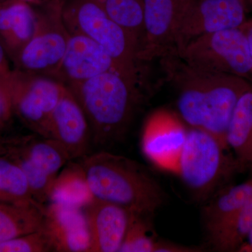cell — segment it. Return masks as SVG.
<instances>
[{"label": "cell", "instance_id": "33", "mask_svg": "<svg viewBox=\"0 0 252 252\" xmlns=\"http://www.w3.org/2000/svg\"><path fill=\"white\" fill-rule=\"evenodd\" d=\"M23 1H26V2L33 5H40L48 2V1H51V0H23Z\"/></svg>", "mask_w": 252, "mask_h": 252}, {"label": "cell", "instance_id": "28", "mask_svg": "<svg viewBox=\"0 0 252 252\" xmlns=\"http://www.w3.org/2000/svg\"><path fill=\"white\" fill-rule=\"evenodd\" d=\"M203 251V248L185 246V245L160 240L158 241L155 250V252H198Z\"/></svg>", "mask_w": 252, "mask_h": 252}, {"label": "cell", "instance_id": "17", "mask_svg": "<svg viewBox=\"0 0 252 252\" xmlns=\"http://www.w3.org/2000/svg\"><path fill=\"white\" fill-rule=\"evenodd\" d=\"M37 11L23 0H7L0 4V40L6 52L16 60L31 41L36 26Z\"/></svg>", "mask_w": 252, "mask_h": 252}, {"label": "cell", "instance_id": "12", "mask_svg": "<svg viewBox=\"0 0 252 252\" xmlns=\"http://www.w3.org/2000/svg\"><path fill=\"white\" fill-rule=\"evenodd\" d=\"M188 127L178 114L160 109L153 113L144 125L142 149L156 165L175 172Z\"/></svg>", "mask_w": 252, "mask_h": 252}, {"label": "cell", "instance_id": "27", "mask_svg": "<svg viewBox=\"0 0 252 252\" xmlns=\"http://www.w3.org/2000/svg\"><path fill=\"white\" fill-rule=\"evenodd\" d=\"M13 113L12 99L9 87L0 82V135L9 124Z\"/></svg>", "mask_w": 252, "mask_h": 252}, {"label": "cell", "instance_id": "20", "mask_svg": "<svg viewBox=\"0 0 252 252\" xmlns=\"http://www.w3.org/2000/svg\"><path fill=\"white\" fill-rule=\"evenodd\" d=\"M45 207L0 202V243L40 230Z\"/></svg>", "mask_w": 252, "mask_h": 252}, {"label": "cell", "instance_id": "23", "mask_svg": "<svg viewBox=\"0 0 252 252\" xmlns=\"http://www.w3.org/2000/svg\"><path fill=\"white\" fill-rule=\"evenodd\" d=\"M100 1L109 17L135 39L140 46L141 56L145 39L143 0Z\"/></svg>", "mask_w": 252, "mask_h": 252}, {"label": "cell", "instance_id": "10", "mask_svg": "<svg viewBox=\"0 0 252 252\" xmlns=\"http://www.w3.org/2000/svg\"><path fill=\"white\" fill-rule=\"evenodd\" d=\"M247 21L243 0H187L176 28L174 51L198 36L241 28Z\"/></svg>", "mask_w": 252, "mask_h": 252}, {"label": "cell", "instance_id": "2", "mask_svg": "<svg viewBox=\"0 0 252 252\" xmlns=\"http://www.w3.org/2000/svg\"><path fill=\"white\" fill-rule=\"evenodd\" d=\"M81 159L94 199L152 217L166 201L161 186L145 167L132 159L104 149Z\"/></svg>", "mask_w": 252, "mask_h": 252}, {"label": "cell", "instance_id": "11", "mask_svg": "<svg viewBox=\"0 0 252 252\" xmlns=\"http://www.w3.org/2000/svg\"><path fill=\"white\" fill-rule=\"evenodd\" d=\"M46 137L61 144L70 160L89 154L93 144L90 124L77 97L67 87L51 114Z\"/></svg>", "mask_w": 252, "mask_h": 252}, {"label": "cell", "instance_id": "13", "mask_svg": "<svg viewBox=\"0 0 252 252\" xmlns=\"http://www.w3.org/2000/svg\"><path fill=\"white\" fill-rule=\"evenodd\" d=\"M41 230L52 252H91V238L84 209L51 203L45 207Z\"/></svg>", "mask_w": 252, "mask_h": 252}, {"label": "cell", "instance_id": "15", "mask_svg": "<svg viewBox=\"0 0 252 252\" xmlns=\"http://www.w3.org/2000/svg\"><path fill=\"white\" fill-rule=\"evenodd\" d=\"M186 0H143L145 39L141 60L174 50V37Z\"/></svg>", "mask_w": 252, "mask_h": 252}, {"label": "cell", "instance_id": "24", "mask_svg": "<svg viewBox=\"0 0 252 252\" xmlns=\"http://www.w3.org/2000/svg\"><path fill=\"white\" fill-rule=\"evenodd\" d=\"M252 228V195L243 208L207 240L212 250L239 252Z\"/></svg>", "mask_w": 252, "mask_h": 252}, {"label": "cell", "instance_id": "4", "mask_svg": "<svg viewBox=\"0 0 252 252\" xmlns=\"http://www.w3.org/2000/svg\"><path fill=\"white\" fill-rule=\"evenodd\" d=\"M229 151L216 136L188 127L175 172L198 201L205 203L241 171Z\"/></svg>", "mask_w": 252, "mask_h": 252}, {"label": "cell", "instance_id": "21", "mask_svg": "<svg viewBox=\"0 0 252 252\" xmlns=\"http://www.w3.org/2000/svg\"><path fill=\"white\" fill-rule=\"evenodd\" d=\"M80 164L59 173L51 191V203L84 209L94 200Z\"/></svg>", "mask_w": 252, "mask_h": 252}, {"label": "cell", "instance_id": "18", "mask_svg": "<svg viewBox=\"0 0 252 252\" xmlns=\"http://www.w3.org/2000/svg\"><path fill=\"white\" fill-rule=\"evenodd\" d=\"M252 195V177L235 186H225L203 203L202 220L207 240L243 208Z\"/></svg>", "mask_w": 252, "mask_h": 252}, {"label": "cell", "instance_id": "9", "mask_svg": "<svg viewBox=\"0 0 252 252\" xmlns=\"http://www.w3.org/2000/svg\"><path fill=\"white\" fill-rule=\"evenodd\" d=\"M9 88L14 112L28 128L46 137L51 114L66 86L53 78L17 70Z\"/></svg>", "mask_w": 252, "mask_h": 252}, {"label": "cell", "instance_id": "35", "mask_svg": "<svg viewBox=\"0 0 252 252\" xmlns=\"http://www.w3.org/2000/svg\"></svg>", "mask_w": 252, "mask_h": 252}, {"label": "cell", "instance_id": "3", "mask_svg": "<svg viewBox=\"0 0 252 252\" xmlns=\"http://www.w3.org/2000/svg\"><path fill=\"white\" fill-rule=\"evenodd\" d=\"M69 89L86 113L93 144L100 150L126 138L144 101L138 82L115 70L99 74Z\"/></svg>", "mask_w": 252, "mask_h": 252}, {"label": "cell", "instance_id": "30", "mask_svg": "<svg viewBox=\"0 0 252 252\" xmlns=\"http://www.w3.org/2000/svg\"><path fill=\"white\" fill-rule=\"evenodd\" d=\"M18 137H6L0 135V156L6 155L9 152Z\"/></svg>", "mask_w": 252, "mask_h": 252}, {"label": "cell", "instance_id": "5", "mask_svg": "<svg viewBox=\"0 0 252 252\" xmlns=\"http://www.w3.org/2000/svg\"><path fill=\"white\" fill-rule=\"evenodd\" d=\"M63 17L70 34H83L97 42L111 56L117 72L138 82L140 46L109 17L100 0H65Z\"/></svg>", "mask_w": 252, "mask_h": 252}, {"label": "cell", "instance_id": "8", "mask_svg": "<svg viewBox=\"0 0 252 252\" xmlns=\"http://www.w3.org/2000/svg\"><path fill=\"white\" fill-rule=\"evenodd\" d=\"M7 155L22 169L33 198L41 205L50 200L55 181L70 160L61 144L36 134L18 137Z\"/></svg>", "mask_w": 252, "mask_h": 252}, {"label": "cell", "instance_id": "1", "mask_svg": "<svg viewBox=\"0 0 252 252\" xmlns=\"http://www.w3.org/2000/svg\"><path fill=\"white\" fill-rule=\"evenodd\" d=\"M162 56L169 79L177 91V112L182 122L227 144L230 119L239 99L252 89L251 81L193 67L174 51Z\"/></svg>", "mask_w": 252, "mask_h": 252}, {"label": "cell", "instance_id": "19", "mask_svg": "<svg viewBox=\"0 0 252 252\" xmlns=\"http://www.w3.org/2000/svg\"><path fill=\"white\" fill-rule=\"evenodd\" d=\"M241 171H247L252 177V89L240 97L225 137Z\"/></svg>", "mask_w": 252, "mask_h": 252}, {"label": "cell", "instance_id": "26", "mask_svg": "<svg viewBox=\"0 0 252 252\" xmlns=\"http://www.w3.org/2000/svg\"><path fill=\"white\" fill-rule=\"evenodd\" d=\"M52 252V250L41 228L0 243V252Z\"/></svg>", "mask_w": 252, "mask_h": 252}, {"label": "cell", "instance_id": "7", "mask_svg": "<svg viewBox=\"0 0 252 252\" xmlns=\"http://www.w3.org/2000/svg\"><path fill=\"white\" fill-rule=\"evenodd\" d=\"M175 52L190 65L203 70L248 79L252 77L248 39L242 27L198 36Z\"/></svg>", "mask_w": 252, "mask_h": 252}, {"label": "cell", "instance_id": "31", "mask_svg": "<svg viewBox=\"0 0 252 252\" xmlns=\"http://www.w3.org/2000/svg\"><path fill=\"white\" fill-rule=\"evenodd\" d=\"M245 34H246L247 39H248L249 50H250V57H251L252 64V20L248 21L245 24L242 26Z\"/></svg>", "mask_w": 252, "mask_h": 252}, {"label": "cell", "instance_id": "29", "mask_svg": "<svg viewBox=\"0 0 252 252\" xmlns=\"http://www.w3.org/2000/svg\"><path fill=\"white\" fill-rule=\"evenodd\" d=\"M6 54V50L0 40V82L8 86L13 72L8 65Z\"/></svg>", "mask_w": 252, "mask_h": 252}, {"label": "cell", "instance_id": "22", "mask_svg": "<svg viewBox=\"0 0 252 252\" xmlns=\"http://www.w3.org/2000/svg\"><path fill=\"white\" fill-rule=\"evenodd\" d=\"M0 202L18 205H41L33 198L22 169L7 154L0 156Z\"/></svg>", "mask_w": 252, "mask_h": 252}, {"label": "cell", "instance_id": "6", "mask_svg": "<svg viewBox=\"0 0 252 252\" xmlns=\"http://www.w3.org/2000/svg\"><path fill=\"white\" fill-rule=\"evenodd\" d=\"M64 1L39 5L34 34L16 59L18 70L56 79L70 37L63 17Z\"/></svg>", "mask_w": 252, "mask_h": 252}, {"label": "cell", "instance_id": "14", "mask_svg": "<svg viewBox=\"0 0 252 252\" xmlns=\"http://www.w3.org/2000/svg\"><path fill=\"white\" fill-rule=\"evenodd\" d=\"M114 61L102 46L85 35L70 34L56 79L69 89L109 71Z\"/></svg>", "mask_w": 252, "mask_h": 252}, {"label": "cell", "instance_id": "25", "mask_svg": "<svg viewBox=\"0 0 252 252\" xmlns=\"http://www.w3.org/2000/svg\"><path fill=\"white\" fill-rule=\"evenodd\" d=\"M152 217L132 212L120 252H155L158 240Z\"/></svg>", "mask_w": 252, "mask_h": 252}, {"label": "cell", "instance_id": "34", "mask_svg": "<svg viewBox=\"0 0 252 252\" xmlns=\"http://www.w3.org/2000/svg\"><path fill=\"white\" fill-rule=\"evenodd\" d=\"M6 1H7V0H6ZM4 1H4V0H0V4H1V3L4 2Z\"/></svg>", "mask_w": 252, "mask_h": 252}, {"label": "cell", "instance_id": "32", "mask_svg": "<svg viewBox=\"0 0 252 252\" xmlns=\"http://www.w3.org/2000/svg\"><path fill=\"white\" fill-rule=\"evenodd\" d=\"M239 252H252V228L249 233L248 238L245 240L243 246L240 248Z\"/></svg>", "mask_w": 252, "mask_h": 252}, {"label": "cell", "instance_id": "16", "mask_svg": "<svg viewBox=\"0 0 252 252\" xmlns=\"http://www.w3.org/2000/svg\"><path fill=\"white\" fill-rule=\"evenodd\" d=\"M84 211L90 230L91 252H120L132 212L97 199Z\"/></svg>", "mask_w": 252, "mask_h": 252}]
</instances>
